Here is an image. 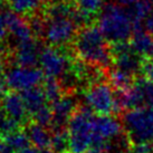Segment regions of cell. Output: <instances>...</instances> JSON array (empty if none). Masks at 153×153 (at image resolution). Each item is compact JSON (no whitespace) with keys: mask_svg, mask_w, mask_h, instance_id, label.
I'll return each mask as SVG.
<instances>
[{"mask_svg":"<svg viewBox=\"0 0 153 153\" xmlns=\"http://www.w3.org/2000/svg\"><path fill=\"white\" fill-rule=\"evenodd\" d=\"M75 51L84 62L106 68L113 62L112 51L107 47L106 38L98 27L85 26L74 39Z\"/></svg>","mask_w":153,"mask_h":153,"instance_id":"6da1fadb","label":"cell"},{"mask_svg":"<svg viewBox=\"0 0 153 153\" xmlns=\"http://www.w3.org/2000/svg\"><path fill=\"white\" fill-rule=\"evenodd\" d=\"M97 27L112 44L128 42L134 33V22L130 11L117 4H104L98 13Z\"/></svg>","mask_w":153,"mask_h":153,"instance_id":"7a4b0ae2","label":"cell"},{"mask_svg":"<svg viewBox=\"0 0 153 153\" xmlns=\"http://www.w3.org/2000/svg\"><path fill=\"white\" fill-rule=\"evenodd\" d=\"M94 116L89 107L76 108L68 121L69 153H87L94 137Z\"/></svg>","mask_w":153,"mask_h":153,"instance_id":"3957f363","label":"cell"},{"mask_svg":"<svg viewBox=\"0 0 153 153\" xmlns=\"http://www.w3.org/2000/svg\"><path fill=\"white\" fill-rule=\"evenodd\" d=\"M124 128L132 143L153 142V112L144 107H135L125 112Z\"/></svg>","mask_w":153,"mask_h":153,"instance_id":"277c9868","label":"cell"},{"mask_svg":"<svg viewBox=\"0 0 153 153\" xmlns=\"http://www.w3.org/2000/svg\"><path fill=\"white\" fill-rule=\"evenodd\" d=\"M84 100L87 107L100 115H110L120 112L116 94L112 86L105 82H97L88 87L84 93Z\"/></svg>","mask_w":153,"mask_h":153,"instance_id":"5b68a950","label":"cell"},{"mask_svg":"<svg viewBox=\"0 0 153 153\" xmlns=\"http://www.w3.org/2000/svg\"><path fill=\"white\" fill-rule=\"evenodd\" d=\"M77 27L78 26L71 16L48 17L45 22L43 36L51 46L62 47L75 39Z\"/></svg>","mask_w":153,"mask_h":153,"instance_id":"8992f818","label":"cell"},{"mask_svg":"<svg viewBox=\"0 0 153 153\" xmlns=\"http://www.w3.org/2000/svg\"><path fill=\"white\" fill-rule=\"evenodd\" d=\"M39 65L47 77H64L71 69V60L58 47H45L39 55Z\"/></svg>","mask_w":153,"mask_h":153,"instance_id":"52a82bcc","label":"cell"},{"mask_svg":"<svg viewBox=\"0 0 153 153\" xmlns=\"http://www.w3.org/2000/svg\"><path fill=\"white\" fill-rule=\"evenodd\" d=\"M4 79L9 88L16 92H24L43 83L44 72L36 67L17 65L15 67L9 68Z\"/></svg>","mask_w":153,"mask_h":153,"instance_id":"ba28073f","label":"cell"},{"mask_svg":"<svg viewBox=\"0 0 153 153\" xmlns=\"http://www.w3.org/2000/svg\"><path fill=\"white\" fill-rule=\"evenodd\" d=\"M111 51L113 55V62L117 68L131 75L136 74L141 69L142 59L139 57L140 55L136 54L128 42L113 44Z\"/></svg>","mask_w":153,"mask_h":153,"instance_id":"9c48e42d","label":"cell"},{"mask_svg":"<svg viewBox=\"0 0 153 153\" xmlns=\"http://www.w3.org/2000/svg\"><path fill=\"white\" fill-rule=\"evenodd\" d=\"M76 98L71 94L62 95L57 101L51 103V110L54 114L53 126L55 128H62L65 124L68 123L74 112L76 111Z\"/></svg>","mask_w":153,"mask_h":153,"instance_id":"30bf717a","label":"cell"},{"mask_svg":"<svg viewBox=\"0 0 153 153\" xmlns=\"http://www.w3.org/2000/svg\"><path fill=\"white\" fill-rule=\"evenodd\" d=\"M4 113L13 121L19 124H24L27 121V115L29 114L22 94L6 93L1 98V105Z\"/></svg>","mask_w":153,"mask_h":153,"instance_id":"8fae6325","label":"cell"},{"mask_svg":"<svg viewBox=\"0 0 153 153\" xmlns=\"http://www.w3.org/2000/svg\"><path fill=\"white\" fill-rule=\"evenodd\" d=\"M42 49L39 48L38 44L33 40L26 42L16 45L15 51V60L17 65L27 66V67H35L39 64V55Z\"/></svg>","mask_w":153,"mask_h":153,"instance_id":"7c38bea8","label":"cell"},{"mask_svg":"<svg viewBox=\"0 0 153 153\" xmlns=\"http://www.w3.org/2000/svg\"><path fill=\"white\" fill-rule=\"evenodd\" d=\"M26 133L29 137L30 143L36 148L44 150L51 146V133L47 130L46 126H43L38 123L29 124L27 126Z\"/></svg>","mask_w":153,"mask_h":153,"instance_id":"4fadbf2b","label":"cell"},{"mask_svg":"<svg viewBox=\"0 0 153 153\" xmlns=\"http://www.w3.org/2000/svg\"><path fill=\"white\" fill-rule=\"evenodd\" d=\"M22 96L24 98L28 113L31 115H34L37 111L46 105V95L44 93L43 88H39L38 86L22 92Z\"/></svg>","mask_w":153,"mask_h":153,"instance_id":"5bb4252c","label":"cell"},{"mask_svg":"<svg viewBox=\"0 0 153 153\" xmlns=\"http://www.w3.org/2000/svg\"><path fill=\"white\" fill-rule=\"evenodd\" d=\"M128 11L134 22V31L142 29V22H144L153 11V2L151 0H139L135 4L130 6Z\"/></svg>","mask_w":153,"mask_h":153,"instance_id":"9a60e30c","label":"cell"},{"mask_svg":"<svg viewBox=\"0 0 153 153\" xmlns=\"http://www.w3.org/2000/svg\"><path fill=\"white\" fill-rule=\"evenodd\" d=\"M153 35L143 29L135 30L131 38V46L136 54L140 56L150 54L153 45Z\"/></svg>","mask_w":153,"mask_h":153,"instance_id":"2e32d148","label":"cell"},{"mask_svg":"<svg viewBox=\"0 0 153 153\" xmlns=\"http://www.w3.org/2000/svg\"><path fill=\"white\" fill-rule=\"evenodd\" d=\"M19 15L13 10H1L0 11V44L4 43L11 33L13 27L19 22Z\"/></svg>","mask_w":153,"mask_h":153,"instance_id":"e0dca14e","label":"cell"},{"mask_svg":"<svg viewBox=\"0 0 153 153\" xmlns=\"http://www.w3.org/2000/svg\"><path fill=\"white\" fill-rule=\"evenodd\" d=\"M10 10L19 16H29L42 4V0H7Z\"/></svg>","mask_w":153,"mask_h":153,"instance_id":"ac0fdd59","label":"cell"},{"mask_svg":"<svg viewBox=\"0 0 153 153\" xmlns=\"http://www.w3.org/2000/svg\"><path fill=\"white\" fill-rule=\"evenodd\" d=\"M51 148L57 153H69L68 132L63 128H55L54 133H51Z\"/></svg>","mask_w":153,"mask_h":153,"instance_id":"d6986e66","label":"cell"},{"mask_svg":"<svg viewBox=\"0 0 153 153\" xmlns=\"http://www.w3.org/2000/svg\"><path fill=\"white\" fill-rule=\"evenodd\" d=\"M4 140L16 151V153L30 145V141L27 133L19 131V130H16L10 133H6Z\"/></svg>","mask_w":153,"mask_h":153,"instance_id":"ffe728a7","label":"cell"},{"mask_svg":"<svg viewBox=\"0 0 153 153\" xmlns=\"http://www.w3.org/2000/svg\"><path fill=\"white\" fill-rule=\"evenodd\" d=\"M132 77L133 75L128 74V73L124 72L120 68H115L112 69L110 72V81L112 83V85L116 87L117 89H124L128 88L133 84L132 83Z\"/></svg>","mask_w":153,"mask_h":153,"instance_id":"44dd1931","label":"cell"},{"mask_svg":"<svg viewBox=\"0 0 153 153\" xmlns=\"http://www.w3.org/2000/svg\"><path fill=\"white\" fill-rule=\"evenodd\" d=\"M43 91L46 95L47 102L54 103L63 95L62 85L57 82V78L47 77V79L43 82Z\"/></svg>","mask_w":153,"mask_h":153,"instance_id":"7402d4cb","label":"cell"},{"mask_svg":"<svg viewBox=\"0 0 153 153\" xmlns=\"http://www.w3.org/2000/svg\"><path fill=\"white\" fill-rule=\"evenodd\" d=\"M77 9L88 15H96L104 7V0H75Z\"/></svg>","mask_w":153,"mask_h":153,"instance_id":"603a6c76","label":"cell"},{"mask_svg":"<svg viewBox=\"0 0 153 153\" xmlns=\"http://www.w3.org/2000/svg\"><path fill=\"white\" fill-rule=\"evenodd\" d=\"M34 119L36 121V123L40 124L43 126H51L53 125V120H54V114H53V110L51 106H43L40 110H38L34 114Z\"/></svg>","mask_w":153,"mask_h":153,"instance_id":"cb8c5ba5","label":"cell"},{"mask_svg":"<svg viewBox=\"0 0 153 153\" xmlns=\"http://www.w3.org/2000/svg\"><path fill=\"white\" fill-rule=\"evenodd\" d=\"M128 153H153V142L133 143Z\"/></svg>","mask_w":153,"mask_h":153,"instance_id":"d4e9b609","label":"cell"},{"mask_svg":"<svg viewBox=\"0 0 153 153\" xmlns=\"http://www.w3.org/2000/svg\"><path fill=\"white\" fill-rule=\"evenodd\" d=\"M140 72L143 74V77L153 81V57L142 59Z\"/></svg>","mask_w":153,"mask_h":153,"instance_id":"484cf974","label":"cell"},{"mask_svg":"<svg viewBox=\"0 0 153 153\" xmlns=\"http://www.w3.org/2000/svg\"><path fill=\"white\" fill-rule=\"evenodd\" d=\"M144 29L146 31H149L151 35H153V11L144 20Z\"/></svg>","mask_w":153,"mask_h":153,"instance_id":"4316f807","label":"cell"},{"mask_svg":"<svg viewBox=\"0 0 153 153\" xmlns=\"http://www.w3.org/2000/svg\"><path fill=\"white\" fill-rule=\"evenodd\" d=\"M0 153H16V151L2 139L0 142Z\"/></svg>","mask_w":153,"mask_h":153,"instance_id":"83f0119b","label":"cell"},{"mask_svg":"<svg viewBox=\"0 0 153 153\" xmlns=\"http://www.w3.org/2000/svg\"><path fill=\"white\" fill-rule=\"evenodd\" d=\"M18 153H42V150L36 148V146H27L25 149H22V151H19Z\"/></svg>","mask_w":153,"mask_h":153,"instance_id":"f1b7e54d","label":"cell"},{"mask_svg":"<svg viewBox=\"0 0 153 153\" xmlns=\"http://www.w3.org/2000/svg\"><path fill=\"white\" fill-rule=\"evenodd\" d=\"M136 1H139V0H117V2L120 4H122V6H132L133 4H135Z\"/></svg>","mask_w":153,"mask_h":153,"instance_id":"f546056e","label":"cell"},{"mask_svg":"<svg viewBox=\"0 0 153 153\" xmlns=\"http://www.w3.org/2000/svg\"><path fill=\"white\" fill-rule=\"evenodd\" d=\"M4 67H6V62H4V55L0 53V73L4 72Z\"/></svg>","mask_w":153,"mask_h":153,"instance_id":"4dcf8cb0","label":"cell"},{"mask_svg":"<svg viewBox=\"0 0 153 153\" xmlns=\"http://www.w3.org/2000/svg\"><path fill=\"white\" fill-rule=\"evenodd\" d=\"M42 153H57V152H55V151H54V150L44 149V150H42Z\"/></svg>","mask_w":153,"mask_h":153,"instance_id":"1f68e13d","label":"cell"},{"mask_svg":"<svg viewBox=\"0 0 153 153\" xmlns=\"http://www.w3.org/2000/svg\"><path fill=\"white\" fill-rule=\"evenodd\" d=\"M150 110H151L153 112V102L151 103V104H150Z\"/></svg>","mask_w":153,"mask_h":153,"instance_id":"d6a6232c","label":"cell"},{"mask_svg":"<svg viewBox=\"0 0 153 153\" xmlns=\"http://www.w3.org/2000/svg\"><path fill=\"white\" fill-rule=\"evenodd\" d=\"M150 54H151V56L153 57V45H152V48H151V51H150Z\"/></svg>","mask_w":153,"mask_h":153,"instance_id":"836d02e7","label":"cell"},{"mask_svg":"<svg viewBox=\"0 0 153 153\" xmlns=\"http://www.w3.org/2000/svg\"><path fill=\"white\" fill-rule=\"evenodd\" d=\"M2 2H4V0H0V7H1V4H2Z\"/></svg>","mask_w":153,"mask_h":153,"instance_id":"e575fe53","label":"cell"},{"mask_svg":"<svg viewBox=\"0 0 153 153\" xmlns=\"http://www.w3.org/2000/svg\"><path fill=\"white\" fill-rule=\"evenodd\" d=\"M1 140H2V137H1V131H0V142H1Z\"/></svg>","mask_w":153,"mask_h":153,"instance_id":"d590c367","label":"cell"},{"mask_svg":"<svg viewBox=\"0 0 153 153\" xmlns=\"http://www.w3.org/2000/svg\"><path fill=\"white\" fill-rule=\"evenodd\" d=\"M151 1H152V2H153V0H151Z\"/></svg>","mask_w":153,"mask_h":153,"instance_id":"8d00e7d4","label":"cell"}]
</instances>
